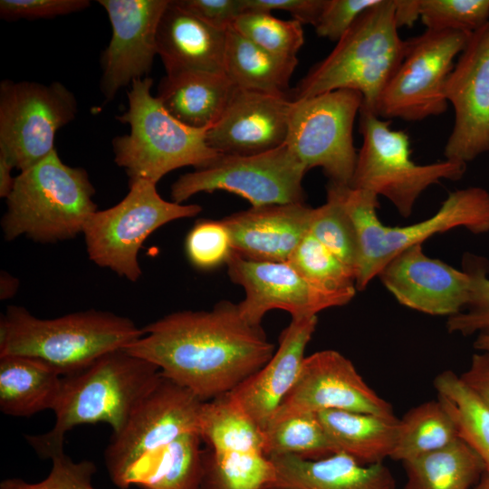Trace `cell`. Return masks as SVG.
Wrapping results in <instances>:
<instances>
[{"label":"cell","mask_w":489,"mask_h":489,"mask_svg":"<svg viewBox=\"0 0 489 489\" xmlns=\"http://www.w3.org/2000/svg\"><path fill=\"white\" fill-rule=\"evenodd\" d=\"M142 330L143 336L124 350L205 402L231 392L276 350L262 327L248 323L230 301L210 311L173 312Z\"/></svg>","instance_id":"obj_1"},{"label":"cell","mask_w":489,"mask_h":489,"mask_svg":"<svg viewBox=\"0 0 489 489\" xmlns=\"http://www.w3.org/2000/svg\"><path fill=\"white\" fill-rule=\"evenodd\" d=\"M160 377V370L150 361L124 349L110 351L82 369L62 377L53 408V428L25 438L40 457L51 459L63 451L64 436L75 427L107 423L116 433Z\"/></svg>","instance_id":"obj_2"},{"label":"cell","mask_w":489,"mask_h":489,"mask_svg":"<svg viewBox=\"0 0 489 489\" xmlns=\"http://www.w3.org/2000/svg\"><path fill=\"white\" fill-rule=\"evenodd\" d=\"M143 334L130 319L110 312L88 310L40 319L12 305L0 319V357L34 358L64 376L126 348Z\"/></svg>","instance_id":"obj_3"},{"label":"cell","mask_w":489,"mask_h":489,"mask_svg":"<svg viewBox=\"0 0 489 489\" xmlns=\"http://www.w3.org/2000/svg\"><path fill=\"white\" fill-rule=\"evenodd\" d=\"M394 0H380L365 11L292 91L298 101L347 89L363 97L362 109L377 114L381 94L407 51L398 33Z\"/></svg>","instance_id":"obj_4"},{"label":"cell","mask_w":489,"mask_h":489,"mask_svg":"<svg viewBox=\"0 0 489 489\" xmlns=\"http://www.w3.org/2000/svg\"><path fill=\"white\" fill-rule=\"evenodd\" d=\"M87 171L66 165L53 149L44 159L15 177L1 220L4 236L50 244L82 234L98 210Z\"/></svg>","instance_id":"obj_5"},{"label":"cell","mask_w":489,"mask_h":489,"mask_svg":"<svg viewBox=\"0 0 489 489\" xmlns=\"http://www.w3.org/2000/svg\"><path fill=\"white\" fill-rule=\"evenodd\" d=\"M150 77L135 80L127 92L128 109L117 117L129 124V134L112 140L115 163L122 168L129 182L144 179L158 183L177 168H200L219 154L206 142L211 128L189 127L172 116L151 93Z\"/></svg>","instance_id":"obj_6"},{"label":"cell","mask_w":489,"mask_h":489,"mask_svg":"<svg viewBox=\"0 0 489 489\" xmlns=\"http://www.w3.org/2000/svg\"><path fill=\"white\" fill-rule=\"evenodd\" d=\"M340 193L359 240L357 290L365 289L398 254L435 235L458 227L474 234L489 232V191L480 187L450 192L434 215L405 226L382 224L377 195L345 186H340Z\"/></svg>","instance_id":"obj_7"},{"label":"cell","mask_w":489,"mask_h":489,"mask_svg":"<svg viewBox=\"0 0 489 489\" xmlns=\"http://www.w3.org/2000/svg\"><path fill=\"white\" fill-rule=\"evenodd\" d=\"M362 146L358 152L350 187L385 197L400 216L408 217L420 195L442 179L458 180L466 165L446 159L417 164L410 158L407 133L394 130L391 120L360 109Z\"/></svg>","instance_id":"obj_8"},{"label":"cell","mask_w":489,"mask_h":489,"mask_svg":"<svg viewBox=\"0 0 489 489\" xmlns=\"http://www.w3.org/2000/svg\"><path fill=\"white\" fill-rule=\"evenodd\" d=\"M129 186L128 194L117 205L89 217L82 234L94 264L136 282L142 274L138 254L145 240L169 222L197 216L202 207L163 199L157 184L149 180L131 181Z\"/></svg>","instance_id":"obj_9"},{"label":"cell","mask_w":489,"mask_h":489,"mask_svg":"<svg viewBox=\"0 0 489 489\" xmlns=\"http://www.w3.org/2000/svg\"><path fill=\"white\" fill-rule=\"evenodd\" d=\"M204 404L161 374L105 448L104 463L112 483L128 489L133 472L156 453L182 435L199 434Z\"/></svg>","instance_id":"obj_10"},{"label":"cell","mask_w":489,"mask_h":489,"mask_svg":"<svg viewBox=\"0 0 489 489\" xmlns=\"http://www.w3.org/2000/svg\"><path fill=\"white\" fill-rule=\"evenodd\" d=\"M306 172L285 144L256 155L219 154L205 167L180 176L170 196L183 204L196 194L223 190L244 197L254 207L301 203Z\"/></svg>","instance_id":"obj_11"},{"label":"cell","mask_w":489,"mask_h":489,"mask_svg":"<svg viewBox=\"0 0 489 489\" xmlns=\"http://www.w3.org/2000/svg\"><path fill=\"white\" fill-rule=\"evenodd\" d=\"M362 104V95L347 89L292 101L285 145L307 171L319 167L330 183L350 187L358 158L353 125Z\"/></svg>","instance_id":"obj_12"},{"label":"cell","mask_w":489,"mask_h":489,"mask_svg":"<svg viewBox=\"0 0 489 489\" xmlns=\"http://www.w3.org/2000/svg\"><path fill=\"white\" fill-rule=\"evenodd\" d=\"M78 112L74 94L62 82L5 80L0 83V152L20 172L44 159L57 131Z\"/></svg>","instance_id":"obj_13"},{"label":"cell","mask_w":489,"mask_h":489,"mask_svg":"<svg viewBox=\"0 0 489 489\" xmlns=\"http://www.w3.org/2000/svg\"><path fill=\"white\" fill-rule=\"evenodd\" d=\"M471 34L427 29L408 40L404 58L381 94L377 115L418 121L443 114L448 105L446 81Z\"/></svg>","instance_id":"obj_14"},{"label":"cell","mask_w":489,"mask_h":489,"mask_svg":"<svg viewBox=\"0 0 489 489\" xmlns=\"http://www.w3.org/2000/svg\"><path fill=\"white\" fill-rule=\"evenodd\" d=\"M326 410L395 416L392 406L366 383L353 363L334 350L317 351L304 358L296 382L268 426Z\"/></svg>","instance_id":"obj_15"},{"label":"cell","mask_w":489,"mask_h":489,"mask_svg":"<svg viewBox=\"0 0 489 489\" xmlns=\"http://www.w3.org/2000/svg\"><path fill=\"white\" fill-rule=\"evenodd\" d=\"M445 94L455 119L444 154L466 165L489 151V22L471 34Z\"/></svg>","instance_id":"obj_16"},{"label":"cell","mask_w":489,"mask_h":489,"mask_svg":"<svg viewBox=\"0 0 489 489\" xmlns=\"http://www.w3.org/2000/svg\"><path fill=\"white\" fill-rule=\"evenodd\" d=\"M225 264L230 280L245 292L237 304L240 313L254 326H261L271 310L286 311L296 320L349 302L311 284L288 262L252 261L232 251Z\"/></svg>","instance_id":"obj_17"},{"label":"cell","mask_w":489,"mask_h":489,"mask_svg":"<svg viewBox=\"0 0 489 489\" xmlns=\"http://www.w3.org/2000/svg\"><path fill=\"white\" fill-rule=\"evenodd\" d=\"M169 0H99L111 37L101 56V91L106 101L135 80L148 77L157 53V33Z\"/></svg>","instance_id":"obj_18"},{"label":"cell","mask_w":489,"mask_h":489,"mask_svg":"<svg viewBox=\"0 0 489 489\" xmlns=\"http://www.w3.org/2000/svg\"><path fill=\"white\" fill-rule=\"evenodd\" d=\"M378 277L400 304L433 316L455 315L471 297L470 273L427 256L422 244L398 254Z\"/></svg>","instance_id":"obj_19"},{"label":"cell","mask_w":489,"mask_h":489,"mask_svg":"<svg viewBox=\"0 0 489 489\" xmlns=\"http://www.w3.org/2000/svg\"><path fill=\"white\" fill-rule=\"evenodd\" d=\"M292 100L288 95L235 89L206 142L218 154L256 155L285 144Z\"/></svg>","instance_id":"obj_20"},{"label":"cell","mask_w":489,"mask_h":489,"mask_svg":"<svg viewBox=\"0 0 489 489\" xmlns=\"http://www.w3.org/2000/svg\"><path fill=\"white\" fill-rule=\"evenodd\" d=\"M314 207L304 202L273 204L240 211L221 221L232 251L258 262H288L310 231Z\"/></svg>","instance_id":"obj_21"},{"label":"cell","mask_w":489,"mask_h":489,"mask_svg":"<svg viewBox=\"0 0 489 489\" xmlns=\"http://www.w3.org/2000/svg\"><path fill=\"white\" fill-rule=\"evenodd\" d=\"M317 323V316L292 319L270 360L228 393L263 430L296 382Z\"/></svg>","instance_id":"obj_22"},{"label":"cell","mask_w":489,"mask_h":489,"mask_svg":"<svg viewBox=\"0 0 489 489\" xmlns=\"http://www.w3.org/2000/svg\"><path fill=\"white\" fill-rule=\"evenodd\" d=\"M226 32L207 24L169 0L157 33V53L167 76L225 73Z\"/></svg>","instance_id":"obj_23"},{"label":"cell","mask_w":489,"mask_h":489,"mask_svg":"<svg viewBox=\"0 0 489 489\" xmlns=\"http://www.w3.org/2000/svg\"><path fill=\"white\" fill-rule=\"evenodd\" d=\"M280 489H396L390 470L383 463L363 465L351 456L334 453L306 460L292 455L270 457Z\"/></svg>","instance_id":"obj_24"},{"label":"cell","mask_w":489,"mask_h":489,"mask_svg":"<svg viewBox=\"0 0 489 489\" xmlns=\"http://www.w3.org/2000/svg\"><path fill=\"white\" fill-rule=\"evenodd\" d=\"M235 89L225 73L187 72L163 77L157 98L182 123L205 129L219 120Z\"/></svg>","instance_id":"obj_25"},{"label":"cell","mask_w":489,"mask_h":489,"mask_svg":"<svg viewBox=\"0 0 489 489\" xmlns=\"http://www.w3.org/2000/svg\"><path fill=\"white\" fill-rule=\"evenodd\" d=\"M337 453L363 465L382 463L394 451L398 418L370 413L326 410L317 414Z\"/></svg>","instance_id":"obj_26"},{"label":"cell","mask_w":489,"mask_h":489,"mask_svg":"<svg viewBox=\"0 0 489 489\" xmlns=\"http://www.w3.org/2000/svg\"><path fill=\"white\" fill-rule=\"evenodd\" d=\"M62 375L47 363L26 356L0 357V410L13 417H30L53 410Z\"/></svg>","instance_id":"obj_27"},{"label":"cell","mask_w":489,"mask_h":489,"mask_svg":"<svg viewBox=\"0 0 489 489\" xmlns=\"http://www.w3.org/2000/svg\"><path fill=\"white\" fill-rule=\"evenodd\" d=\"M297 64V57L272 53L232 26L226 32L224 70L236 88L287 95L289 82Z\"/></svg>","instance_id":"obj_28"},{"label":"cell","mask_w":489,"mask_h":489,"mask_svg":"<svg viewBox=\"0 0 489 489\" xmlns=\"http://www.w3.org/2000/svg\"><path fill=\"white\" fill-rule=\"evenodd\" d=\"M403 465L404 489H470L485 473L480 456L460 437Z\"/></svg>","instance_id":"obj_29"},{"label":"cell","mask_w":489,"mask_h":489,"mask_svg":"<svg viewBox=\"0 0 489 489\" xmlns=\"http://www.w3.org/2000/svg\"><path fill=\"white\" fill-rule=\"evenodd\" d=\"M203 443L198 433L180 436L139 466L129 485L141 489H199Z\"/></svg>","instance_id":"obj_30"},{"label":"cell","mask_w":489,"mask_h":489,"mask_svg":"<svg viewBox=\"0 0 489 489\" xmlns=\"http://www.w3.org/2000/svg\"><path fill=\"white\" fill-rule=\"evenodd\" d=\"M274 481V465L261 449L203 447L199 489H266Z\"/></svg>","instance_id":"obj_31"},{"label":"cell","mask_w":489,"mask_h":489,"mask_svg":"<svg viewBox=\"0 0 489 489\" xmlns=\"http://www.w3.org/2000/svg\"><path fill=\"white\" fill-rule=\"evenodd\" d=\"M459 437L456 424L439 399L422 403L398 419L392 459L402 463L440 449Z\"/></svg>","instance_id":"obj_32"},{"label":"cell","mask_w":489,"mask_h":489,"mask_svg":"<svg viewBox=\"0 0 489 489\" xmlns=\"http://www.w3.org/2000/svg\"><path fill=\"white\" fill-rule=\"evenodd\" d=\"M437 399L454 418L459 437L482 459L489 474V407L451 370L434 379Z\"/></svg>","instance_id":"obj_33"},{"label":"cell","mask_w":489,"mask_h":489,"mask_svg":"<svg viewBox=\"0 0 489 489\" xmlns=\"http://www.w3.org/2000/svg\"><path fill=\"white\" fill-rule=\"evenodd\" d=\"M264 452L317 460L337 453L317 414H302L269 425L264 430Z\"/></svg>","instance_id":"obj_34"},{"label":"cell","mask_w":489,"mask_h":489,"mask_svg":"<svg viewBox=\"0 0 489 489\" xmlns=\"http://www.w3.org/2000/svg\"><path fill=\"white\" fill-rule=\"evenodd\" d=\"M288 263L316 288L340 296L349 302L355 296L353 271L310 233L296 247Z\"/></svg>","instance_id":"obj_35"},{"label":"cell","mask_w":489,"mask_h":489,"mask_svg":"<svg viewBox=\"0 0 489 489\" xmlns=\"http://www.w3.org/2000/svg\"><path fill=\"white\" fill-rule=\"evenodd\" d=\"M309 233L356 273L360 246L354 224L341 199L340 186L329 183L327 200L314 207Z\"/></svg>","instance_id":"obj_36"},{"label":"cell","mask_w":489,"mask_h":489,"mask_svg":"<svg viewBox=\"0 0 489 489\" xmlns=\"http://www.w3.org/2000/svg\"><path fill=\"white\" fill-rule=\"evenodd\" d=\"M232 27L263 49L281 56L296 57L304 43L300 22L282 20L268 12L246 11Z\"/></svg>","instance_id":"obj_37"},{"label":"cell","mask_w":489,"mask_h":489,"mask_svg":"<svg viewBox=\"0 0 489 489\" xmlns=\"http://www.w3.org/2000/svg\"><path fill=\"white\" fill-rule=\"evenodd\" d=\"M427 29L473 34L489 22V0H420Z\"/></svg>","instance_id":"obj_38"},{"label":"cell","mask_w":489,"mask_h":489,"mask_svg":"<svg viewBox=\"0 0 489 489\" xmlns=\"http://www.w3.org/2000/svg\"><path fill=\"white\" fill-rule=\"evenodd\" d=\"M489 264L484 258L472 254L464 257V270L472 277V292L466 308L448 317L446 328L450 333L464 336L489 333Z\"/></svg>","instance_id":"obj_39"},{"label":"cell","mask_w":489,"mask_h":489,"mask_svg":"<svg viewBox=\"0 0 489 489\" xmlns=\"http://www.w3.org/2000/svg\"><path fill=\"white\" fill-rule=\"evenodd\" d=\"M185 251L196 268L214 269L226 264L232 253L229 233L221 220L200 219L187 235Z\"/></svg>","instance_id":"obj_40"},{"label":"cell","mask_w":489,"mask_h":489,"mask_svg":"<svg viewBox=\"0 0 489 489\" xmlns=\"http://www.w3.org/2000/svg\"><path fill=\"white\" fill-rule=\"evenodd\" d=\"M51 460L52 469L43 481L28 483L7 478L1 482L0 489H95L91 483L97 471L93 462H74L64 451L55 454Z\"/></svg>","instance_id":"obj_41"},{"label":"cell","mask_w":489,"mask_h":489,"mask_svg":"<svg viewBox=\"0 0 489 489\" xmlns=\"http://www.w3.org/2000/svg\"><path fill=\"white\" fill-rule=\"evenodd\" d=\"M380 0H326L324 8L314 25L321 37L338 42L356 20Z\"/></svg>","instance_id":"obj_42"},{"label":"cell","mask_w":489,"mask_h":489,"mask_svg":"<svg viewBox=\"0 0 489 489\" xmlns=\"http://www.w3.org/2000/svg\"><path fill=\"white\" fill-rule=\"evenodd\" d=\"M90 5L89 0H1L0 17L6 21L51 19Z\"/></svg>","instance_id":"obj_43"},{"label":"cell","mask_w":489,"mask_h":489,"mask_svg":"<svg viewBox=\"0 0 489 489\" xmlns=\"http://www.w3.org/2000/svg\"><path fill=\"white\" fill-rule=\"evenodd\" d=\"M175 4L207 24L228 30L245 12L244 0H174Z\"/></svg>","instance_id":"obj_44"},{"label":"cell","mask_w":489,"mask_h":489,"mask_svg":"<svg viewBox=\"0 0 489 489\" xmlns=\"http://www.w3.org/2000/svg\"><path fill=\"white\" fill-rule=\"evenodd\" d=\"M244 2L245 12L284 11L302 24H310L312 26L316 24L326 4V0H244Z\"/></svg>","instance_id":"obj_45"},{"label":"cell","mask_w":489,"mask_h":489,"mask_svg":"<svg viewBox=\"0 0 489 489\" xmlns=\"http://www.w3.org/2000/svg\"><path fill=\"white\" fill-rule=\"evenodd\" d=\"M460 377L489 407V354H474L467 369Z\"/></svg>","instance_id":"obj_46"},{"label":"cell","mask_w":489,"mask_h":489,"mask_svg":"<svg viewBox=\"0 0 489 489\" xmlns=\"http://www.w3.org/2000/svg\"><path fill=\"white\" fill-rule=\"evenodd\" d=\"M394 5L398 27H410L417 18H420V0H394Z\"/></svg>","instance_id":"obj_47"},{"label":"cell","mask_w":489,"mask_h":489,"mask_svg":"<svg viewBox=\"0 0 489 489\" xmlns=\"http://www.w3.org/2000/svg\"><path fill=\"white\" fill-rule=\"evenodd\" d=\"M14 168L9 158L0 152V197L5 199L11 194L15 183V177L12 176Z\"/></svg>","instance_id":"obj_48"},{"label":"cell","mask_w":489,"mask_h":489,"mask_svg":"<svg viewBox=\"0 0 489 489\" xmlns=\"http://www.w3.org/2000/svg\"><path fill=\"white\" fill-rule=\"evenodd\" d=\"M19 288V281L6 272L1 273L0 298L6 300L12 298Z\"/></svg>","instance_id":"obj_49"},{"label":"cell","mask_w":489,"mask_h":489,"mask_svg":"<svg viewBox=\"0 0 489 489\" xmlns=\"http://www.w3.org/2000/svg\"><path fill=\"white\" fill-rule=\"evenodd\" d=\"M474 347L480 352L489 354V333H479Z\"/></svg>","instance_id":"obj_50"},{"label":"cell","mask_w":489,"mask_h":489,"mask_svg":"<svg viewBox=\"0 0 489 489\" xmlns=\"http://www.w3.org/2000/svg\"><path fill=\"white\" fill-rule=\"evenodd\" d=\"M473 489H489V474L484 473Z\"/></svg>","instance_id":"obj_51"},{"label":"cell","mask_w":489,"mask_h":489,"mask_svg":"<svg viewBox=\"0 0 489 489\" xmlns=\"http://www.w3.org/2000/svg\"><path fill=\"white\" fill-rule=\"evenodd\" d=\"M266 489H280V488H276V487H268Z\"/></svg>","instance_id":"obj_52"}]
</instances>
